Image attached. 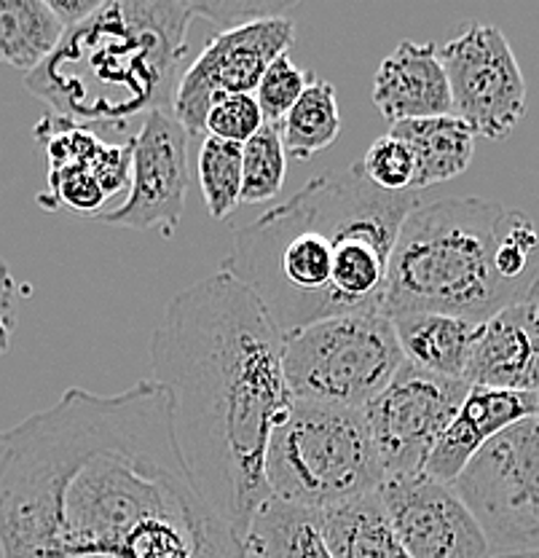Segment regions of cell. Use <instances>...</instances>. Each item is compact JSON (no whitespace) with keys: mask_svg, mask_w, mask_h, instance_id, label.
<instances>
[{"mask_svg":"<svg viewBox=\"0 0 539 558\" xmlns=\"http://www.w3.org/2000/svg\"><path fill=\"white\" fill-rule=\"evenodd\" d=\"M3 558H247L177 444L170 389L71 387L0 433Z\"/></svg>","mask_w":539,"mask_h":558,"instance_id":"6da1fadb","label":"cell"},{"mask_svg":"<svg viewBox=\"0 0 539 558\" xmlns=\"http://www.w3.org/2000/svg\"><path fill=\"white\" fill-rule=\"evenodd\" d=\"M154 379L170 389L196 488L247 543L271 502L266 453L293 409L282 333L253 290L218 269L167 304L150 336Z\"/></svg>","mask_w":539,"mask_h":558,"instance_id":"7a4b0ae2","label":"cell"},{"mask_svg":"<svg viewBox=\"0 0 539 558\" xmlns=\"http://www.w3.org/2000/svg\"><path fill=\"white\" fill-rule=\"evenodd\" d=\"M419 205V191H381L363 165L324 172L236 229L220 269L253 290L282 336L341 314H384L400 229Z\"/></svg>","mask_w":539,"mask_h":558,"instance_id":"3957f363","label":"cell"},{"mask_svg":"<svg viewBox=\"0 0 539 558\" xmlns=\"http://www.w3.org/2000/svg\"><path fill=\"white\" fill-rule=\"evenodd\" d=\"M194 3L110 0L65 38L27 89L73 121L124 124L137 113L172 110Z\"/></svg>","mask_w":539,"mask_h":558,"instance_id":"277c9868","label":"cell"},{"mask_svg":"<svg viewBox=\"0 0 539 558\" xmlns=\"http://www.w3.org/2000/svg\"><path fill=\"white\" fill-rule=\"evenodd\" d=\"M504 209L478 196L419 205L400 229L384 314H451L486 323L520 301L497 271Z\"/></svg>","mask_w":539,"mask_h":558,"instance_id":"5b68a950","label":"cell"},{"mask_svg":"<svg viewBox=\"0 0 539 558\" xmlns=\"http://www.w3.org/2000/svg\"><path fill=\"white\" fill-rule=\"evenodd\" d=\"M271 499L317 513L381 492L384 464L365 411L293 403L266 453Z\"/></svg>","mask_w":539,"mask_h":558,"instance_id":"8992f818","label":"cell"},{"mask_svg":"<svg viewBox=\"0 0 539 558\" xmlns=\"http://www.w3.org/2000/svg\"><path fill=\"white\" fill-rule=\"evenodd\" d=\"M405 354L387 314H341L282 336L295 403L365 411L400 374Z\"/></svg>","mask_w":539,"mask_h":558,"instance_id":"52a82bcc","label":"cell"},{"mask_svg":"<svg viewBox=\"0 0 539 558\" xmlns=\"http://www.w3.org/2000/svg\"><path fill=\"white\" fill-rule=\"evenodd\" d=\"M491 554L539 550V418L504 429L454 481Z\"/></svg>","mask_w":539,"mask_h":558,"instance_id":"ba28073f","label":"cell"},{"mask_svg":"<svg viewBox=\"0 0 539 558\" xmlns=\"http://www.w3.org/2000/svg\"><path fill=\"white\" fill-rule=\"evenodd\" d=\"M295 40L287 16L236 25L207 40L194 65L180 73L172 116L191 137H207V116L220 97L255 95L266 70L274 65Z\"/></svg>","mask_w":539,"mask_h":558,"instance_id":"9c48e42d","label":"cell"},{"mask_svg":"<svg viewBox=\"0 0 539 558\" xmlns=\"http://www.w3.org/2000/svg\"><path fill=\"white\" fill-rule=\"evenodd\" d=\"M467 392L465 379H443L411 363L400 368L395 381L365 409L387 478L425 473Z\"/></svg>","mask_w":539,"mask_h":558,"instance_id":"30bf717a","label":"cell"},{"mask_svg":"<svg viewBox=\"0 0 539 558\" xmlns=\"http://www.w3.org/2000/svg\"><path fill=\"white\" fill-rule=\"evenodd\" d=\"M449 73L454 116L478 137L500 140L526 113V81L507 38L494 25H469L440 49Z\"/></svg>","mask_w":539,"mask_h":558,"instance_id":"8fae6325","label":"cell"},{"mask_svg":"<svg viewBox=\"0 0 539 558\" xmlns=\"http://www.w3.org/2000/svg\"><path fill=\"white\" fill-rule=\"evenodd\" d=\"M132 185L119 207L102 213V223L115 229L156 231L172 240L183 220L188 194V143L191 135L172 110H154L130 137Z\"/></svg>","mask_w":539,"mask_h":558,"instance_id":"7c38bea8","label":"cell"},{"mask_svg":"<svg viewBox=\"0 0 539 558\" xmlns=\"http://www.w3.org/2000/svg\"><path fill=\"white\" fill-rule=\"evenodd\" d=\"M49 161V194L40 202L100 218L102 207L132 185V143L110 145L89 126L49 116L36 126Z\"/></svg>","mask_w":539,"mask_h":558,"instance_id":"4fadbf2b","label":"cell"},{"mask_svg":"<svg viewBox=\"0 0 539 558\" xmlns=\"http://www.w3.org/2000/svg\"><path fill=\"white\" fill-rule=\"evenodd\" d=\"M392 526L414 558H491V545L454 486L430 475L387 478L381 486Z\"/></svg>","mask_w":539,"mask_h":558,"instance_id":"5bb4252c","label":"cell"},{"mask_svg":"<svg viewBox=\"0 0 539 558\" xmlns=\"http://www.w3.org/2000/svg\"><path fill=\"white\" fill-rule=\"evenodd\" d=\"M467 384L539 392V288L480 323Z\"/></svg>","mask_w":539,"mask_h":558,"instance_id":"9a60e30c","label":"cell"},{"mask_svg":"<svg viewBox=\"0 0 539 558\" xmlns=\"http://www.w3.org/2000/svg\"><path fill=\"white\" fill-rule=\"evenodd\" d=\"M526 418H539V392L469 387L460 414L430 453L425 475L454 486V481L465 473L467 464L483 451L486 444Z\"/></svg>","mask_w":539,"mask_h":558,"instance_id":"2e32d148","label":"cell"},{"mask_svg":"<svg viewBox=\"0 0 539 558\" xmlns=\"http://www.w3.org/2000/svg\"><path fill=\"white\" fill-rule=\"evenodd\" d=\"M373 105L392 126L416 119L454 116L449 73L434 44L400 40L373 78Z\"/></svg>","mask_w":539,"mask_h":558,"instance_id":"e0dca14e","label":"cell"},{"mask_svg":"<svg viewBox=\"0 0 539 558\" xmlns=\"http://www.w3.org/2000/svg\"><path fill=\"white\" fill-rule=\"evenodd\" d=\"M405 363L443 379H465L473 360L478 323L451 314H397L392 317Z\"/></svg>","mask_w":539,"mask_h":558,"instance_id":"ac0fdd59","label":"cell"},{"mask_svg":"<svg viewBox=\"0 0 539 558\" xmlns=\"http://www.w3.org/2000/svg\"><path fill=\"white\" fill-rule=\"evenodd\" d=\"M311 515L333 558H414L392 526L381 492Z\"/></svg>","mask_w":539,"mask_h":558,"instance_id":"d6986e66","label":"cell"},{"mask_svg":"<svg viewBox=\"0 0 539 558\" xmlns=\"http://www.w3.org/2000/svg\"><path fill=\"white\" fill-rule=\"evenodd\" d=\"M392 135L403 140L416 161L414 191L445 183L467 170L475 154V132L460 116L403 121L392 126Z\"/></svg>","mask_w":539,"mask_h":558,"instance_id":"ffe728a7","label":"cell"},{"mask_svg":"<svg viewBox=\"0 0 539 558\" xmlns=\"http://www.w3.org/2000/svg\"><path fill=\"white\" fill-rule=\"evenodd\" d=\"M65 38L46 0H0V62L16 70L44 65Z\"/></svg>","mask_w":539,"mask_h":558,"instance_id":"44dd1931","label":"cell"},{"mask_svg":"<svg viewBox=\"0 0 539 558\" xmlns=\"http://www.w3.org/2000/svg\"><path fill=\"white\" fill-rule=\"evenodd\" d=\"M250 558H333L322 543L311 510L271 499L247 534Z\"/></svg>","mask_w":539,"mask_h":558,"instance_id":"7402d4cb","label":"cell"},{"mask_svg":"<svg viewBox=\"0 0 539 558\" xmlns=\"http://www.w3.org/2000/svg\"><path fill=\"white\" fill-rule=\"evenodd\" d=\"M282 143L293 159H311L330 148L341 135V110L335 100V86L330 81L311 78L295 108L282 121Z\"/></svg>","mask_w":539,"mask_h":558,"instance_id":"603a6c76","label":"cell"},{"mask_svg":"<svg viewBox=\"0 0 539 558\" xmlns=\"http://www.w3.org/2000/svg\"><path fill=\"white\" fill-rule=\"evenodd\" d=\"M242 145L205 137L199 150V185L212 218H229L231 209L242 202Z\"/></svg>","mask_w":539,"mask_h":558,"instance_id":"cb8c5ba5","label":"cell"},{"mask_svg":"<svg viewBox=\"0 0 539 558\" xmlns=\"http://www.w3.org/2000/svg\"><path fill=\"white\" fill-rule=\"evenodd\" d=\"M242 172H245L242 183L245 205H260L280 194L287 174V150L280 124H264V130L250 143L242 145Z\"/></svg>","mask_w":539,"mask_h":558,"instance_id":"d4e9b609","label":"cell"},{"mask_svg":"<svg viewBox=\"0 0 539 558\" xmlns=\"http://www.w3.org/2000/svg\"><path fill=\"white\" fill-rule=\"evenodd\" d=\"M359 165H363L370 183L379 185L381 191H390V194H408V191H414V154H411L408 145L392 135V132L373 140V145L365 150V159L359 161Z\"/></svg>","mask_w":539,"mask_h":558,"instance_id":"484cf974","label":"cell"},{"mask_svg":"<svg viewBox=\"0 0 539 558\" xmlns=\"http://www.w3.org/2000/svg\"><path fill=\"white\" fill-rule=\"evenodd\" d=\"M309 84L311 75L304 73L298 65H293L287 54H282L274 65L266 70L258 89H255V100L264 110L266 124H282L285 116L295 108V102L309 89Z\"/></svg>","mask_w":539,"mask_h":558,"instance_id":"4316f807","label":"cell"},{"mask_svg":"<svg viewBox=\"0 0 539 558\" xmlns=\"http://www.w3.org/2000/svg\"><path fill=\"white\" fill-rule=\"evenodd\" d=\"M264 110L255 95H229L212 105L210 116H207V137L245 145L264 130Z\"/></svg>","mask_w":539,"mask_h":558,"instance_id":"83f0119b","label":"cell"},{"mask_svg":"<svg viewBox=\"0 0 539 558\" xmlns=\"http://www.w3.org/2000/svg\"><path fill=\"white\" fill-rule=\"evenodd\" d=\"M293 3H194L196 16H207L210 22L231 31L236 25L266 20V16H285Z\"/></svg>","mask_w":539,"mask_h":558,"instance_id":"f1b7e54d","label":"cell"},{"mask_svg":"<svg viewBox=\"0 0 539 558\" xmlns=\"http://www.w3.org/2000/svg\"><path fill=\"white\" fill-rule=\"evenodd\" d=\"M16 328V279L0 258V357L9 352Z\"/></svg>","mask_w":539,"mask_h":558,"instance_id":"f546056e","label":"cell"},{"mask_svg":"<svg viewBox=\"0 0 539 558\" xmlns=\"http://www.w3.org/2000/svg\"><path fill=\"white\" fill-rule=\"evenodd\" d=\"M46 3L54 11L57 20L65 25V31H71V27L89 20V16L100 9L102 0H46Z\"/></svg>","mask_w":539,"mask_h":558,"instance_id":"4dcf8cb0","label":"cell"},{"mask_svg":"<svg viewBox=\"0 0 539 558\" xmlns=\"http://www.w3.org/2000/svg\"><path fill=\"white\" fill-rule=\"evenodd\" d=\"M491 558H539V550H529V554H500Z\"/></svg>","mask_w":539,"mask_h":558,"instance_id":"1f68e13d","label":"cell"},{"mask_svg":"<svg viewBox=\"0 0 539 558\" xmlns=\"http://www.w3.org/2000/svg\"><path fill=\"white\" fill-rule=\"evenodd\" d=\"M81 558H110V556H81Z\"/></svg>","mask_w":539,"mask_h":558,"instance_id":"d6a6232c","label":"cell"},{"mask_svg":"<svg viewBox=\"0 0 539 558\" xmlns=\"http://www.w3.org/2000/svg\"><path fill=\"white\" fill-rule=\"evenodd\" d=\"M247 558H250V556H247Z\"/></svg>","mask_w":539,"mask_h":558,"instance_id":"836d02e7","label":"cell"}]
</instances>
